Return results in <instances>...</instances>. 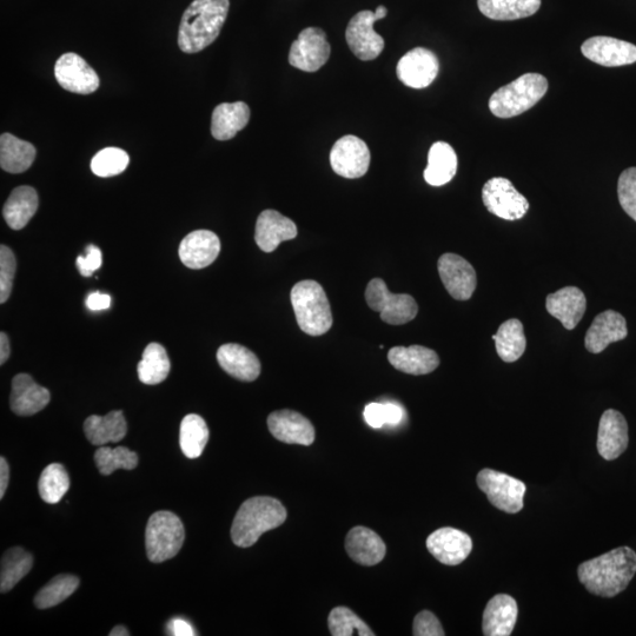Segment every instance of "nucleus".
I'll return each mask as SVG.
<instances>
[{"instance_id": "nucleus-1", "label": "nucleus", "mask_w": 636, "mask_h": 636, "mask_svg": "<svg viewBox=\"0 0 636 636\" xmlns=\"http://www.w3.org/2000/svg\"><path fill=\"white\" fill-rule=\"evenodd\" d=\"M636 573V553L619 547L581 563L579 580L587 591L601 598H614L628 587Z\"/></svg>"}, {"instance_id": "nucleus-2", "label": "nucleus", "mask_w": 636, "mask_h": 636, "mask_svg": "<svg viewBox=\"0 0 636 636\" xmlns=\"http://www.w3.org/2000/svg\"><path fill=\"white\" fill-rule=\"evenodd\" d=\"M230 0H194L184 11L178 46L184 53H197L214 43L227 21Z\"/></svg>"}, {"instance_id": "nucleus-3", "label": "nucleus", "mask_w": 636, "mask_h": 636, "mask_svg": "<svg viewBox=\"0 0 636 636\" xmlns=\"http://www.w3.org/2000/svg\"><path fill=\"white\" fill-rule=\"evenodd\" d=\"M287 509L268 496H257L243 503L231 527V539L237 547L254 546L264 533L283 525Z\"/></svg>"}, {"instance_id": "nucleus-4", "label": "nucleus", "mask_w": 636, "mask_h": 636, "mask_svg": "<svg viewBox=\"0 0 636 636\" xmlns=\"http://www.w3.org/2000/svg\"><path fill=\"white\" fill-rule=\"evenodd\" d=\"M547 91V78L530 72L496 90L489 99V109L496 117L513 118L532 109Z\"/></svg>"}, {"instance_id": "nucleus-5", "label": "nucleus", "mask_w": 636, "mask_h": 636, "mask_svg": "<svg viewBox=\"0 0 636 636\" xmlns=\"http://www.w3.org/2000/svg\"><path fill=\"white\" fill-rule=\"evenodd\" d=\"M291 304L298 326L310 336H321L333 326V314L320 283L313 280L298 282L291 290Z\"/></svg>"}, {"instance_id": "nucleus-6", "label": "nucleus", "mask_w": 636, "mask_h": 636, "mask_svg": "<svg viewBox=\"0 0 636 636\" xmlns=\"http://www.w3.org/2000/svg\"><path fill=\"white\" fill-rule=\"evenodd\" d=\"M184 540L183 523L174 513L162 510L149 519L145 529V548L151 562L162 563L175 558Z\"/></svg>"}, {"instance_id": "nucleus-7", "label": "nucleus", "mask_w": 636, "mask_h": 636, "mask_svg": "<svg viewBox=\"0 0 636 636\" xmlns=\"http://www.w3.org/2000/svg\"><path fill=\"white\" fill-rule=\"evenodd\" d=\"M366 300L370 309L380 313L381 320L392 326L413 321L419 313V306L413 296L390 293L386 282L381 278H374L369 282Z\"/></svg>"}, {"instance_id": "nucleus-8", "label": "nucleus", "mask_w": 636, "mask_h": 636, "mask_svg": "<svg viewBox=\"0 0 636 636\" xmlns=\"http://www.w3.org/2000/svg\"><path fill=\"white\" fill-rule=\"evenodd\" d=\"M476 483L495 508L508 514L521 512L527 492V487L522 481L486 468L477 474Z\"/></svg>"}, {"instance_id": "nucleus-9", "label": "nucleus", "mask_w": 636, "mask_h": 636, "mask_svg": "<svg viewBox=\"0 0 636 636\" xmlns=\"http://www.w3.org/2000/svg\"><path fill=\"white\" fill-rule=\"evenodd\" d=\"M387 15L386 6L380 5L375 12L361 11L351 18L346 31L347 43L351 52L361 61H373L381 55L384 39L376 33L374 24Z\"/></svg>"}, {"instance_id": "nucleus-10", "label": "nucleus", "mask_w": 636, "mask_h": 636, "mask_svg": "<svg viewBox=\"0 0 636 636\" xmlns=\"http://www.w3.org/2000/svg\"><path fill=\"white\" fill-rule=\"evenodd\" d=\"M482 201L490 214L506 221L521 220L529 210L527 198L503 177H494L485 184Z\"/></svg>"}, {"instance_id": "nucleus-11", "label": "nucleus", "mask_w": 636, "mask_h": 636, "mask_svg": "<svg viewBox=\"0 0 636 636\" xmlns=\"http://www.w3.org/2000/svg\"><path fill=\"white\" fill-rule=\"evenodd\" d=\"M330 51L326 32L320 28H307L291 45L289 63L298 70L316 72L327 64Z\"/></svg>"}, {"instance_id": "nucleus-12", "label": "nucleus", "mask_w": 636, "mask_h": 636, "mask_svg": "<svg viewBox=\"0 0 636 636\" xmlns=\"http://www.w3.org/2000/svg\"><path fill=\"white\" fill-rule=\"evenodd\" d=\"M331 168L344 178L354 180L367 174L370 165L368 145L361 138L348 135L339 139L330 151Z\"/></svg>"}, {"instance_id": "nucleus-13", "label": "nucleus", "mask_w": 636, "mask_h": 636, "mask_svg": "<svg viewBox=\"0 0 636 636\" xmlns=\"http://www.w3.org/2000/svg\"><path fill=\"white\" fill-rule=\"evenodd\" d=\"M55 77L64 90L78 95L94 94L101 84L96 71L74 52L58 58Z\"/></svg>"}, {"instance_id": "nucleus-14", "label": "nucleus", "mask_w": 636, "mask_h": 636, "mask_svg": "<svg viewBox=\"0 0 636 636\" xmlns=\"http://www.w3.org/2000/svg\"><path fill=\"white\" fill-rule=\"evenodd\" d=\"M437 269L443 286L457 301H468L477 286L476 271L465 258L448 253L440 257Z\"/></svg>"}, {"instance_id": "nucleus-15", "label": "nucleus", "mask_w": 636, "mask_h": 636, "mask_svg": "<svg viewBox=\"0 0 636 636\" xmlns=\"http://www.w3.org/2000/svg\"><path fill=\"white\" fill-rule=\"evenodd\" d=\"M439 71V59L434 52L424 48L407 52L396 68L400 81L412 89L428 88L439 75Z\"/></svg>"}, {"instance_id": "nucleus-16", "label": "nucleus", "mask_w": 636, "mask_h": 636, "mask_svg": "<svg viewBox=\"0 0 636 636\" xmlns=\"http://www.w3.org/2000/svg\"><path fill=\"white\" fill-rule=\"evenodd\" d=\"M427 548L437 561L446 566H457L473 551V541L462 530L452 527L437 529L427 539Z\"/></svg>"}, {"instance_id": "nucleus-17", "label": "nucleus", "mask_w": 636, "mask_h": 636, "mask_svg": "<svg viewBox=\"0 0 636 636\" xmlns=\"http://www.w3.org/2000/svg\"><path fill=\"white\" fill-rule=\"evenodd\" d=\"M581 51L589 61L607 68L636 63V46L613 37L589 38L582 44Z\"/></svg>"}, {"instance_id": "nucleus-18", "label": "nucleus", "mask_w": 636, "mask_h": 636, "mask_svg": "<svg viewBox=\"0 0 636 636\" xmlns=\"http://www.w3.org/2000/svg\"><path fill=\"white\" fill-rule=\"evenodd\" d=\"M268 428L275 439L288 445L310 446L315 441L313 424L294 410H280L270 414Z\"/></svg>"}, {"instance_id": "nucleus-19", "label": "nucleus", "mask_w": 636, "mask_h": 636, "mask_svg": "<svg viewBox=\"0 0 636 636\" xmlns=\"http://www.w3.org/2000/svg\"><path fill=\"white\" fill-rule=\"evenodd\" d=\"M220 253V238L209 230L192 231L178 249V255L185 267L195 270L209 267Z\"/></svg>"}, {"instance_id": "nucleus-20", "label": "nucleus", "mask_w": 636, "mask_h": 636, "mask_svg": "<svg viewBox=\"0 0 636 636\" xmlns=\"http://www.w3.org/2000/svg\"><path fill=\"white\" fill-rule=\"evenodd\" d=\"M628 335L626 318L618 311L606 310L594 318L585 337V347L592 354H600L609 344L624 341Z\"/></svg>"}, {"instance_id": "nucleus-21", "label": "nucleus", "mask_w": 636, "mask_h": 636, "mask_svg": "<svg viewBox=\"0 0 636 636\" xmlns=\"http://www.w3.org/2000/svg\"><path fill=\"white\" fill-rule=\"evenodd\" d=\"M629 443L628 423L618 410L608 409L599 423L598 452L607 461L618 459Z\"/></svg>"}, {"instance_id": "nucleus-22", "label": "nucleus", "mask_w": 636, "mask_h": 636, "mask_svg": "<svg viewBox=\"0 0 636 636\" xmlns=\"http://www.w3.org/2000/svg\"><path fill=\"white\" fill-rule=\"evenodd\" d=\"M296 224L275 210H264L257 218L255 241L264 253H273L284 241L294 240Z\"/></svg>"}, {"instance_id": "nucleus-23", "label": "nucleus", "mask_w": 636, "mask_h": 636, "mask_svg": "<svg viewBox=\"0 0 636 636\" xmlns=\"http://www.w3.org/2000/svg\"><path fill=\"white\" fill-rule=\"evenodd\" d=\"M51 394L48 389L39 386L28 374L13 377L10 406L19 416L35 415L48 406Z\"/></svg>"}, {"instance_id": "nucleus-24", "label": "nucleus", "mask_w": 636, "mask_h": 636, "mask_svg": "<svg viewBox=\"0 0 636 636\" xmlns=\"http://www.w3.org/2000/svg\"><path fill=\"white\" fill-rule=\"evenodd\" d=\"M518 602L507 594L490 599L482 618V632L486 636H509L518 621Z\"/></svg>"}, {"instance_id": "nucleus-25", "label": "nucleus", "mask_w": 636, "mask_h": 636, "mask_svg": "<svg viewBox=\"0 0 636 636\" xmlns=\"http://www.w3.org/2000/svg\"><path fill=\"white\" fill-rule=\"evenodd\" d=\"M587 300L583 291L565 287L546 298V309L567 330H574L586 313Z\"/></svg>"}, {"instance_id": "nucleus-26", "label": "nucleus", "mask_w": 636, "mask_h": 636, "mask_svg": "<svg viewBox=\"0 0 636 636\" xmlns=\"http://www.w3.org/2000/svg\"><path fill=\"white\" fill-rule=\"evenodd\" d=\"M217 361L225 373L240 381L253 382L261 374L260 360L241 344H224L217 351Z\"/></svg>"}, {"instance_id": "nucleus-27", "label": "nucleus", "mask_w": 636, "mask_h": 636, "mask_svg": "<svg viewBox=\"0 0 636 636\" xmlns=\"http://www.w3.org/2000/svg\"><path fill=\"white\" fill-rule=\"evenodd\" d=\"M346 549L351 560L362 566H375L386 556L387 548L374 530L367 527H355L346 539Z\"/></svg>"}, {"instance_id": "nucleus-28", "label": "nucleus", "mask_w": 636, "mask_h": 636, "mask_svg": "<svg viewBox=\"0 0 636 636\" xmlns=\"http://www.w3.org/2000/svg\"><path fill=\"white\" fill-rule=\"evenodd\" d=\"M388 360L392 366L409 375H427L440 366L436 351L423 347H395L389 350Z\"/></svg>"}, {"instance_id": "nucleus-29", "label": "nucleus", "mask_w": 636, "mask_h": 636, "mask_svg": "<svg viewBox=\"0 0 636 636\" xmlns=\"http://www.w3.org/2000/svg\"><path fill=\"white\" fill-rule=\"evenodd\" d=\"M250 108L244 102L217 105L211 117V135L217 141H229L247 127Z\"/></svg>"}, {"instance_id": "nucleus-30", "label": "nucleus", "mask_w": 636, "mask_h": 636, "mask_svg": "<svg viewBox=\"0 0 636 636\" xmlns=\"http://www.w3.org/2000/svg\"><path fill=\"white\" fill-rule=\"evenodd\" d=\"M127 432V420L119 410L105 416L92 415L84 422L86 439L94 446L103 447L110 442L122 441Z\"/></svg>"}, {"instance_id": "nucleus-31", "label": "nucleus", "mask_w": 636, "mask_h": 636, "mask_svg": "<svg viewBox=\"0 0 636 636\" xmlns=\"http://www.w3.org/2000/svg\"><path fill=\"white\" fill-rule=\"evenodd\" d=\"M39 205L37 191L28 185L18 187L11 192L3 209L6 223L13 230H22L36 215Z\"/></svg>"}, {"instance_id": "nucleus-32", "label": "nucleus", "mask_w": 636, "mask_h": 636, "mask_svg": "<svg viewBox=\"0 0 636 636\" xmlns=\"http://www.w3.org/2000/svg\"><path fill=\"white\" fill-rule=\"evenodd\" d=\"M456 171L455 150L446 142L433 144L429 150L427 168L423 172L424 180L433 187H442L453 180Z\"/></svg>"}, {"instance_id": "nucleus-33", "label": "nucleus", "mask_w": 636, "mask_h": 636, "mask_svg": "<svg viewBox=\"0 0 636 636\" xmlns=\"http://www.w3.org/2000/svg\"><path fill=\"white\" fill-rule=\"evenodd\" d=\"M36 155L33 144L11 134L0 137V167L9 174H22L29 170Z\"/></svg>"}, {"instance_id": "nucleus-34", "label": "nucleus", "mask_w": 636, "mask_h": 636, "mask_svg": "<svg viewBox=\"0 0 636 636\" xmlns=\"http://www.w3.org/2000/svg\"><path fill=\"white\" fill-rule=\"evenodd\" d=\"M483 16L493 21H516L535 15L541 0H477Z\"/></svg>"}, {"instance_id": "nucleus-35", "label": "nucleus", "mask_w": 636, "mask_h": 636, "mask_svg": "<svg viewBox=\"0 0 636 636\" xmlns=\"http://www.w3.org/2000/svg\"><path fill=\"white\" fill-rule=\"evenodd\" d=\"M496 353L502 361L513 363L521 359L527 348L523 324L518 318L503 322L498 333L493 336Z\"/></svg>"}, {"instance_id": "nucleus-36", "label": "nucleus", "mask_w": 636, "mask_h": 636, "mask_svg": "<svg viewBox=\"0 0 636 636\" xmlns=\"http://www.w3.org/2000/svg\"><path fill=\"white\" fill-rule=\"evenodd\" d=\"M170 368L167 350L159 343H150L138 363V377L142 383L155 386L168 379Z\"/></svg>"}, {"instance_id": "nucleus-37", "label": "nucleus", "mask_w": 636, "mask_h": 636, "mask_svg": "<svg viewBox=\"0 0 636 636\" xmlns=\"http://www.w3.org/2000/svg\"><path fill=\"white\" fill-rule=\"evenodd\" d=\"M33 566V556L22 547L6 551L0 568V592L8 593L19 581L29 574Z\"/></svg>"}, {"instance_id": "nucleus-38", "label": "nucleus", "mask_w": 636, "mask_h": 636, "mask_svg": "<svg viewBox=\"0 0 636 636\" xmlns=\"http://www.w3.org/2000/svg\"><path fill=\"white\" fill-rule=\"evenodd\" d=\"M209 441V428L203 417L189 414L181 423L180 445L188 459H197Z\"/></svg>"}, {"instance_id": "nucleus-39", "label": "nucleus", "mask_w": 636, "mask_h": 636, "mask_svg": "<svg viewBox=\"0 0 636 636\" xmlns=\"http://www.w3.org/2000/svg\"><path fill=\"white\" fill-rule=\"evenodd\" d=\"M79 579L75 575L61 574L52 579L48 585L38 592L35 605L39 609H48L62 604L76 592Z\"/></svg>"}, {"instance_id": "nucleus-40", "label": "nucleus", "mask_w": 636, "mask_h": 636, "mask_svg": "<svg viewBox=\"0 0 636 636\" xmlns=\"http://www.w3.org/2000/svg\"><path fill=\"white\" fill-rule=\"evenodd\" d=\"M39 495L46 503H58L70 488V477L61 463H52L39 479Z\"/></svg>"}, {"instance_id": "nucleus-41", "label": "nucleus", "mask_w": 636, "mask_h": 636, "mask_svg": "<svg viewBox=\"0 0 636 636\" xmlns=\"http://www.w3.org/2000/svg\"><path fill=\"white\" fill-rule=\"evenodd\" d=\"M96 466L99 473L111 475L117 469L132 470L138 466V456L125 447H101L95 454Z\"/></svg>"}, {"instance_id": "nucleus-42", "label": "nucleus", "mask_w": 636, "mask_h": 636, "mask_svg": "<svg viewBox=\"0 0 636 636\" xmlns=\"http://www.w3.org/2000/svg\"><path fill=\"white\" fill-rule=\"evenodd\" d=\"M331 635L334 636H374L375 633L351 609L336 607L331 611L328 619Z\"/></svg>"}, {"instance_id": "nucleus-43", "label": "nucleus", "mask_w": 636, "mask_h": 636, "mask_svg": "<svg viewBox=\"0 0 636 636\" xmlns=\"http://www.w3.org/2000/svg\"><path fill=\"white\" fill-rule=\"evenodd\" d=\"M130 157L122 149L105 148L95 155L91 161V170L98 177H114L128 168Z\"/></svg>"}, {"instance_id": "nucleus-44", "label": "nucleus", "mask_w": 636, "mask_h": 636, "mask_svg": "<svg viewBox=\"0 0 636 636\" xmlns=\"http://www.w3.org/2000/svg\"><path fill=\"white\" fill-rule=\"evenodd\" d=\"M17 262L13 251L2 245L0 247V303L8 302L15 280Z\"/></svg>"}, {"instance_id": "nucleus-45", "label": "nucleus", "mask_w": 636, "mask_h": 636, "mask_svg": "<svg viewBox=\"0 0 636 636\" xmlns=\"http://www.w3.org/2000/svg\"><path fill=\"white\" fill-rule=\"evenodd\" d=\"M618 197L621 208L636 222V168H628L619 177Z\"/></svg>"}, {"instance_id": "nucleus-46", "label": "nucleus", "mask_w": 636, "mask_h": 636, "mask_svg": "<svg viewBox=\"0 0 636 636\" xmlns=\"http://www.w3.org/2000/svg\"><path fill=\"white\" fill-rule=\"evenodd\" d=\"M413 634L415 636H443L446 635L439 619L429 611H423L415 616Z\"/></svg>"}, {"instance_id": "nucleus-47", "label": "nucleus", "mask_w": 636, "mask_h": 636, "mask_svg": "<svg viewBox=\"0 0 636 636\" xmlns=\"http://www.w3.org/2000/svg\"><path fill=\"white\" fill-rule=\"evenodd\" d=\"M79 273L84 277H90L96 270L102 267V251L96 245L86 248V256L77 258Z\"/></svg>"}, {"instance_id": "nucleus-48", "label": "nucleus", "mask_w": 636, "mask_h": 636, "mask_svg": "<svg viewBox=\"0 0 636 636\" xmlns=\"http://www.w3.org/2000/svg\"><path fill=\"white\" fill-rule=\"evenodd\" d=\"M363 415L364 420H366L371 428L379 429L386 426L383 403H369L366 409H364Z\"/></svg>"}, {"instance_id": "nucleus-49", "label": "nucleus", "mask_w": 636, "mask_h": 636, "mask_svg": "<svg viewBox=\"0 0 636 636\" xmlns=\"http://www.w3.org/2000/svg\"><path fill=\"white\" fill-rule=\"evenodd\" d=\"M384 420L389 426H397L404 419V410L399 404L388 402L383 403Z\"/></svg>"}, {"instance_id": "nucleus-50", "label": "nucleus", "mask_w": 636, "mask_h": 636, "mask_svg": "<svg viewBox=\"0 0 636 636\" xmlns=\"http://www.w3.org/2000/svg\"><path fill=\"white\" fill-rule=\"evenodd\" d=\"M111 306V297L108 294L92 293L89 295L88 300H86V307L90 310L98 311L109 309Z\"/></svg>"}, {"instance_id": "nucleus-51", "label": "nucleus", "mask_w": 636, "mask_h": 636, "mask_svg": "<svg viewBox=\"0 0 636 636\" xmlns=\"http://www.w3.org/2000/svg\"><path fill=\"white\" fill-rule=\"evenodd\" d=\"M168 631L175 636H195L196 632L188 621L183 619H174L168 626Z\"/></svg>"}, {"instance_id": "nucleus-52", "label": "nucleus", "mask_w": 636, "mask_h": 636, "mask_svg": "<svg viewBox=\"0 0 636 636\" xmlns=\"http://www.w3.org/2000/svg\"><path fill=\"white\" fill-rule=\"evenodd\" d=\"M10 480V468L4 457H0V499L4 498Z\"/></svg>"}, {"instance_id": "nucleus-53", "label": "nucleus", "mask_w": 636, "mask_h": 636, "mask_svg": "<svg viewBox=\"0 0 636 636\" xmlns=\"http://www.w3.org/2000/svg\"><path fill=\"white\" fill-rule=\"evenodd\" d=\"M11 353L10 341L8 335L0 334V364H4L9 360Z\"/></svg>"}, {"instance_id": "nucleus-54", "label": "nucleus", "mask_w": 636, "mask_h": 636, "mask_svg": "<svg viewBox=\"0 0 636 636\" xmlns=\"http://www.w3.org/2000/svg\"><path fill=\"white\" fill-rule=\"evenodd\" d=\"M130 633L127 628L123 626H117L110 632V636H129Z\"/></svg>"}]
</instances>
